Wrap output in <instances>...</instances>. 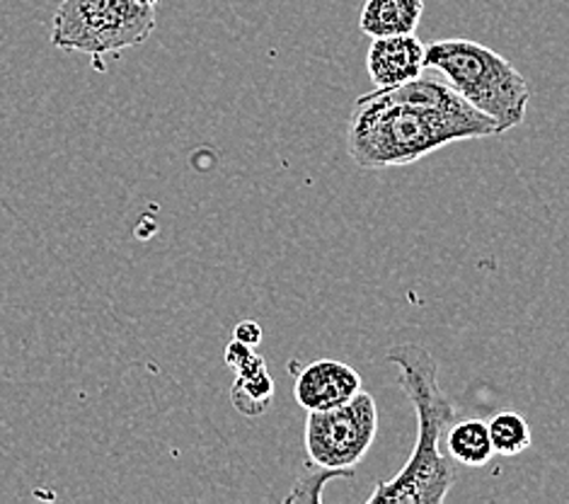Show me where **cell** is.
I'll list each match as a JSON object with an SVG mask.
<instances>
[{
    "label": "cell",
    "instance_id": "cell-1",
    "mask_svg": "<svg viewBox=\"0 0 569 504\" xmlns=\"http://www.w3.org/2000/svg\"><path fill=\"white\" fill-rule=\"evenodd\" d=\"M487 136H499L495 119L468 105L446 80L422 73L361 95L349 117L347 151L363 170H386Z\"/></svg>",
    "mask_w": 569,
    "mask_h": 504
},
{
    "label": "cell",
    "instance_id": "cell-2",
    "mask_svg": "<svg viewBox=\"0 0 569 504\" xmlns=\"http://www.w3.org/2000/svg\"><path fill=\"white\" fill-rule=\"evenodd\" d=\"M386 359L398 366L400 391L408 395L417 415V444L398 475L381 481L369 504H439L456 483L451 456H443L441 432L456 422V407L439 386V366L431 352L417 343L390 347Z\"/></svg>",
    "mask_w": 569,
    "mask_h": 504
},
{
    "label": "cell",
    "instance_id": "cell-3",
    "mask_svg": "<svg viewBox=\"0 0 569 504\" xmlns=\"http://www.w3.org/2000/svg\"><path fill=\"white\" fill-rule=\"evenodd\" d=\"M425 66L443 76L460 98L495 119L499 136L523 125L531 86L509 59L472 39H443L427 47Z\"/></svg>",
    "mask_w": 569,
    "mask_h": 504
},
{
    "label": "cell",
    "instance_id": "cell-4",
    "mask_svg": "<svg viewBox=\"0 0 569 504\" xmlns=\"http://www.w3.org/2000/svg\"><path fill=\"white\" fill-rule=\"evenodd\" d=\"M156 30L146 0H63L53 16L51 45L100 59L143 45Z\"/></svg>",
    "mask_w": 569,
    "mask_h": 504
},
{
    "label": "cell",
    "instance_id": "cell-5",
    "mask_svg": "<svg viewBox=\"0 0 569 504\" xmlns=\"http://www.w3.org/2000/svg\"><path fill=\"white\" fill-rule=\"evenodd\" d=\"M378 434V407L371 393H359L332 411H313L306 419L308 463L351 478L359 463L371 452Z\"/></svg>",
    "mask_w": 569,
    "mask_h": 504
},
{
    "label": "cell",
    "instance_id": "cell-6",
    "mask_svg": "<svg viewBox=\"0 0 569 504\" xmlns=\"http://www.w3.org/2000/svg\"><path fill=\"white\" fill-rule=\"evenodd\" d=\"M363 388L361 376L349 364L337 359H318L298 374L293 384V398L306 413L332 411L349 403Z\"/></svg>",
    "mask_w": 569,
    "mask_h": 504
},
{
    "label": "cell",
    "instance_id": "cell-7",
    "mask_svg": "<svg viewBox=\"0 0 569 504\" xmlns=\"http://www.w3.org/2000/svg\"><path fill=\"white\" fill-rule=\"evenodd\" d=\"M427 45L415 32L371 39L366 53V71L376 88H396L427 71Z\"/></svg>",
    "mask_w": 569,
    "mask_h": 504
},
{
    "label": "cell",
    "instance_id": "cell-8",
    "mask_svg": "<svg viewBox=\"0 0 569 504\" xmlns=\"http://www.w3.org/2000/svg\"><path fill=\"white\" fill-rule=\"evenodd\" d=\"M425 16V0H366L359 18V30L371 37H398L417 32Z\"/></svg>",
    "mask_w": 569,
    "mask_h": 504
},
{
    "label": "cell",
    "instance_id": "cell-9",
    "mask_svg": "<svg viewBox=\"0 0 569 504\" xmlns=\"http://www.w3.org/2000/svg\"><path fill=\"white\" fill-rule=\"evenodd\" d=\"M446 446H449V456L468 468H482L495 458L490 425L485 419L453 422L446 434Z\"/></svg>",
    "mask_w": 569,
    "mask_h": 504
},
{
    "label": "cell",
    "instance_id": "cell-10",
    "mask_svg": "<svg viewBox=\"0 0 569 504\" xmlns=\"http://www.w3.org/2000/svg\"><path fill=\"white\" fill-rule=\"evenodd\" d=\"M274 381L269 376L267 366L260 372H252L248 376H238L233 391H230V401H233L236 411L246 417H260L267 413V407L274 401Z\"/></svg>",
    "mask_w": 569,
    "mask_h": 504
},
{
    "label": "cell",
    "instance_id": "cell-11",
    "mask_svg": "<svg viewBox=\"0 0 569 504\" xmlns=\"http://www.w3.org/2000/svg\"><path fill=\"white\" fill-rule=\"evenodd\" d=\"M487 425H490L495 454L499 456H519L531 446V427L519 413H499Z\"/></svg>",
    "mask_w": 569,
    "mask_h": 504
},
{
    "label": "cell",
    "instance_id": "cell-12",
    "mask_svg": "<svg viewBox=\"0 0 569 504\" xmlns=\"http://www.w3.org/2000/svg\"><path fill=\"white\" fill-rule=\"evenodd\" d=\"M332 478H340V475L332 471H322V468L313 466V463H308L303 478H298V483L287 495V502H320L325 483Z\"/></svg>",
    "mask_w": 569,
    "mask_h": 504
},
{
    "label": "cell",
    "instance_id": "cell-13",
    "mask_svg": "<svg viewBox=\"0 0 569 504\" xmlns=\"http://www.w3.org/2000/svg\"><path fill=\"white\" fill-rule=\"evenodd\" d=\"M233 339H238V343L248 345V347H260V343H262V325L254 323V320H242V323L236 325Z\"/></svg>",
    "mask_w": 569,
    "mask_h": 504
},
{
    "label": "cell",
    "instance_id": "cell-14",
    "mask_svg": "<svg viewBox=\"0 0 569 504\" xmlns=\"http://www.w3.org/2000/svg\"><path fill=\"white\" fill-rule=\"evenodd\" d=\"M146 3H148V6H158V3H160V0H146Z\"/></svg>",
    "mask_w": 569,
    "mask_h": 504
}]
</instances>
